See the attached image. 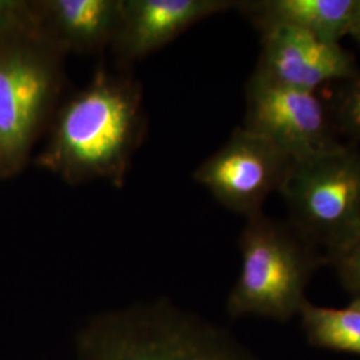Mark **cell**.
Listing matches in <instances>:
<instances>
[{"label":"cell","instance_id":"obj_1","mask_svg":"<svg viewBox=\"0 0 360 360\" xmlns=\"http://www.w3.org/2000/svg\"><path fill=\"white\" fill-rule=\"evenodd\" d=\"M146 132L141 82L101 63L59 104L34 165L70 186L105 180L120 188Z\"/></svg>","mask_w":360,"mask_h":360},{"label":"cell","instance_id":"obj_2","mask_svg":"<svg viewBox=\"0 0 360 360\" xmlns=\"http://www.w3.org/2000/svg\"><path fill=\"white\" fill-rule=\"evenodd\" d=\"M72 348L74 360H263L230 330L167 297L91 315Z\"/></svg>","mask_w":360,"mask_h":360},{"label":"cell","instance_id":"obj_3","mask_svg":"<svg viewBox=\"0 0 360 360\" xmlns=\"http://www.w3.org/2000/svg\"><path fill=\"white\" fill-rule=\"evenodd\" d=\"M238 245L242 263L226 300L229 318L285 323L299 315L312 278L327 264L322 251L264 212L245 219Z\"/></svg>","mask_w":360,"mask_h":360},{"label":"cell","instance_id":"obj_4","mask_svg":"<svg viewBox=\"0 0 360 360\" xmlns=\"http://www.w3.org/2000/svg\"><path fill=\"white\" fill-rule=\"evenodd\" d=\"M65 52L46 37L0 38V183L19 176L65 86Z\"/></svg>","mask_w":360,"mask_h":360},{"label":"cell","instance_id":"obj_5","mask_svg":"<svg viewBox=\"0 0 360 360\" xmlns=\"http://www.w3.org/2000/svg\"><path fill=\"white\" fill-rule=\"evenodd\" d=\"M281 195L288 224L326 257L360 239V150L343 144L294 159Z\"/></svg>","mask_w":360,"mask_h":360},{"label":"cell","instance_id":"obj_6","mask_svg":"<svg viewBox=\"0 0 360 360\" xmlns=\"http://www.w3.org/2000/svg\"><path fill=\"white\" fill-rule=\"evenodd\" d=\"M292 160L267 139L240 126L195 169L193 179L221 206L251 218L263 212L271 193L279 191Z\"/></svg>","mask_w":360,"mask_h":360},{"label":"cell","instance_id":"obj_7","mask_svg":"<svg viewBox=\"0 0 360 360\" xmlns=\"http://www.w3.org/2000/svg\"><path fill=\"white\" fill-rule=\"evenodd\" d=\"M245 102L243 127L292 159L339 144L315 91L285 86L254 71L245 84Z\"/></svg>","mask_w":360,"mask_h":360},{"label":"cell","instance_id":"obj_8","mask_svg":"<svg viewBox=\"0 0 360 360\" xmlns=\"http://www.w3.org/2000/svg\"><path fill=\"white\" fill-rule=\"evenodd\" d=\"M262 51L255 71L278 83L315 91L333 80H352L359 75L354 55L340 43L287 26L259 31Z\"/></svg>","mask_w":360,"mask_h":360},{"label":"cell","instance_id":"obj_9","mask_svg":"<svg viewBox=\"0 0 360 360\" xmlns=\"http://www.w3.org/2000/svg\"><path fill=\"white\" fill-rule=\"evenodd\" d=\"M236 7L233 0H122L120 23L110 49L117 70L131 71L193 25Z\"/></svg>","mask_w":360,"mask_h":360},{"label":"cell","instance_id":"obj_10","mask_svg":"<svg viewBox=\"0 0 360 360\" xmlns=\"http://www.w3.org/2000/svg\"><path fill=\"white\" fill-rule=\"evenodd\" d=\"M47 38L65 55L110 50L116 37L122 0H38Z\"/></svg>","mask_w":360,"mask_h":360},{"label":"cell","instance_id":"obj_11","mask_svg":"<svg viewBox=\"0 0 360 360\" xmlns=\"http://www.w3.org/2000/svg\"><path fill=\"white\" fill-rule=\"evenodd\" d=\"M355 0H245L238 10L257 30L287 26L340 43L347 37Z\"/></svg>","mask_w":360,"mask_h":360},{"label":"cell","instance_id":"obj_12","mask_svg":"<svg viewBox=\"0 0 360 360\" xmlns=\"http://www.w3.org/2000/svg\"><path fill=\"white\" fill-rule=\"evenodd\" d=\"M302 328L309 346L360 355V299L333 309L306 302L300 312Z\"/></svg>","mask_w":360,"mask_h":360},{"label":"cell","instance_id":"obj_13","mask_svg":"<svg viewBox=\"0 0 360 360\" xmlns=\"http://www.w3.org/2000/svg\"><path fill=\"white\" fill-rule=\"evenodd\" d=\"M46 37L38 0H0V38Z\"/></svg>","mask_w":360,"mask_h":360},{"label":"cell","instance_id":"obj_14","mask_svg":"<svg viewBox=\"0 0 360 360\" xmlns=\"http://www.w3.org/2000/svg\"><path fill=\"white\" fill-rule=\"evenodd\" d=\"M335 116L343 131L360 141V74L346 82L336 101Z\"/></svg>","mask_w":360,"mask_h":360},{"label":"cell","instance_id":"obj_15","mask_svg":"<svg viewBox=\"0 0 360 360\" xmlns=\"http://www.w3.org/2000/svg\"><path fill=\"white\" fill-rule=\"evenodd\" d=\"M333 266L342 285L352 297L360 299V239L345 250L326 257Z\"/></svg>","mask_w":360,"mask_h":360},{"label":"cell","instance_id":"obj_16","mask_svg":"<svg viewBox=\"0 0 360 360\" xmlns=\"http://www.w3.org/2000/svg\"><path fill=\"white\" fill-rule=\"evenodd\" d=\"M348 35L360 46V0H355Z\"/></svg>","mask_w":360,"mask_h":360}]
</instances>
